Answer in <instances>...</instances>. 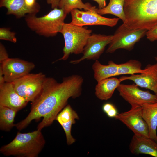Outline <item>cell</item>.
<instances>
[{
  "label": "cell",
  "mask_w": 157,
  "mask_h": 157,
  "mask_svg": "<svg viewBox=\"0 0 157 157\" xmlns=\"http://www.w3.org/2000/svg\"><path fill=\"white\" fill-rule=\"evenodd\" d=\"M83 78L74 74L63 78L61 83L54 78L46 77L42 90L31 103V111L24 119L15 124L19 131L26 127L33 120L43 117L37 129L41 130L50 126L58 114L67 105L70 98H75L81 94Z\"/></svg>",
  "instance_id": "cell-1"
},
{
  "label": "cell",
  "mask_w": 157,
  "mask_h": 157,
  "mask_svg": "<svg viewBox=\"0 0 157 157\" xmlns=\"http://www.w3.org/2000/svg\"><path fill=\"white\" fill-rule=\"evenodd\" d=\"M124 8L127 28L148 30L157 25V0H124Z\"/></svg>",
  "instance_id": "cell-2"
},
{
  "label": "cell",
  "mask_w": 157,
  "mask_h": 157,
  "mask_svg": "<svg viewBox=\"0 0 157 157\" xmlns=\"http://www.w3.org/2000/svg\"><path fill=\"white\" fill-rule=\"evenodd\" d=\"M45 143L41 130L25 133L19 131L12 141L1 147L0 152L6 156L37 157Z\"/></svg>",
  "instance_id": "cell-3"
},
{
  "label": "cell",
  "mask_w": 157,
  "mask_h": 157,
  "mask_svg": "<svg viewBox=\"0 0 157 157\" xmlns=\"http://www.w3.org/2000/svg\"><path fill=\"white\" fill-rule=\"evenodd\" d=\"M35 15L26 16L28 27L40 35L50 37L60 33L67 14L62 9L56 8L42 17H38Z\"/></svg>",
  "instance_id": "cell-4"
},
{
  "label": "cell",
  "mask_w": 157,
  "mask_h": 157,
  "mask_svg": "<svg viewBox=\"0 0 157 157\" xmlns=\"http://www.w3.org/2000/svg\"><path fill=\"white\" fill-rule=\"evenodd\" d=\"M92 32V30L82 26L75 25L70 23H64L60 32L63 35L65 41L63 49V54L58 60H66L72 54L82 53Z\"/></svg>",
  "instance_id": "cell-5"
},
{
  "label": "cell",
  "mask_w": 157,
  "mask_h": 157,
  "mask_svg": "<svg viewBox=\"0 0 157 157\" xmlns=\"http://www.w3.org/2000/svg\"><path fill=\"white\" fill-rule=\"evenodd\" d=\"M46 77L42 72L29 73L12 83L19 95L28 102L32 103L40 94Z\"/></svg>",
  "instance_id": "cell-6"
},
{
  "label": "cell",
  "mask_w": 157,
  "mask_h": 157,
  "mask_svg": "<svg viewBox=\"0 0 157 157\" xmlns=\"http://www.w3.org/2000/svg\"><path fill=\"white\" fill-rule=\"evenodd\" d=\"M147 31L144 29H129L122 24L113 35L106 52L112 53L119 49L131 51L136 43L146 35Z\"/></svg>",
  "instance_id": "cell-7"
},
{
  "label": "cell",
  "mask_w": 157,
  "mask_h": 157,
  "mask_svg": "<svg viewBox=\"0 0 157 157\" xmlns=\"http://www.w3.org/2000/svg\"><path fill=\"white\" fill-rule=\"evenodd\" d=\"M131 106L129 110L118 113L115 119L126 125L134 134L149 137L148 127L142 116L141 106Z\"/></svg>",
  "instance_id": "cell-8"
},
{
  "label": "cell",
  "mask_w": 157,
  "mask_h": 157,
  "mask_svg": "<svg viewBox=\"0 0 157 157\" xmlns=\"http://www.w3.org/2000/svg\"><path fill=\"white\" fill-rule=\"evenodd\" d=\"M113 38V35H91L84 48L83 56L78 59L71 61L70 63L76 64L85 59L97 60L103 53L106 47L110 43Z\"/></svg>",
  "instance_id": "cell-9"
},
{
  "label": "cell",
  "mask_w": 157,
  "mask_h": 157,
  "mask_svg": "<svg viewBox=\"0 0 157 157\" xmlns=\"http://www.w3.org/2000/svg\"><path fill=\"white\" fill-rule=\"evenodd\" d=\"M72 21L70 23L82 26L88 25H104L113 27L117 24L119 18H108L102 16L97 11H82L77 9L70 12Z\"/></svg>",
  "instance_id": "cell-10"
},
{
  "label": "cell",
  "mask_w": 157,
  "mask_h": 157,
  "mask_svg": "<svg viewBox=\"0 0 157 157\" xmlns=\"http://www.w3.org/2000/svg\"><path fill=\"white\" fill-rule=\"evenodd\" d=\"M135 83L131 85L120 84L117 89L119 95L131 106H141L147 103L157 102V95L151 94L149 91L140 89Z\"/></svg>",
  "instance_id": "cell-11"
},
{
  "label": "cell",
  "mask_w": 157,
  "mask_h": 157,
  "mask_svg": "<svg viewBox=\"0 0 157 157\" xmlns=\"http://www.w3.org/2000/svg\"><path fill=\"white\" fill-rule=\"evenodd\" d=\"M6 82L12 83L30 73L35 67L32 62L18 58H8L0 64Z\"/></svg>",
  "instance_id": "cell-12"
},
{
  "label": "cell",
  "mask_w": 157,
  "mask_h": 157,
  "mask_svg": "<svg viewBox=\"0 0 157 157\" xmlns=\"http://www.w3.org/2000/svg\"><path fill=\"white\" fill-rule=\"evenodd\" d=\"M119 78L122 81L126 80L132 81L138 87L149 89L157 95V62L153 65H147L141 73L123 76Z\"/></svg>",
  "instance_id": "cell-13"
},
{
  "label": "cell",
  "mask_w": 157,
  "mask_h": 157,
  "mask_svg": "<svg viewBox=\"0 0 157 157\" xmlns=\"http://www.w3.org/2000/svg\"><path fill=\"white\" fill-rule=\"evenodd\" d=\"M28 103L17 93L12 83L6 82L0 87V105L17 112L25 107Z\"/></svg>",
  "instance_id": "cell-14"
},
{
  "label": "cell",
  "mask_w": 157,
  "mask_h": 157,
  "mask_svg": "<svg viewBox=\"0 0 157 157\" xmlns=\"http://www.w3.org/2000/svg\"><path fill=\"white\" fill-rule=\"evenodd\" d=\"M129 149L133 154H144L157 157V142L149 137L134 134Z\"/></svg>",
  "instance_id": "cell-15"
},
{
  "label": "cell",
  "mask_w": 157,
  "mask_h": 157,
  "mask_svg": "<svg viewBox=\"0 0 157 157\" xmlns=\"http://www.w3.org/2000/svg\"><path fill=\"white\" fill-rule=\"evenodd\" d=\"M79 119L78 115L69 104L67 105L56 116L57 121L63 128L66 137L67 144L70 145L76 140L71 134L73 124L76 122V119Z\"/></svg>",
  "instance_id": "cell-16"
},
{
  "label": "cell",
  "mask_w": 157,
  "mask_h": 157,
  "mask_svg": "<svg viewBox=\"0 0 157 157\" xmlns=\"http://www.w3.org/2000/svg\"><path fill=\"white\" fill-rule=\"evenodd\" d=\"M0 7L6 8L8 15H13L17 18L24 17L26 14L36 15L40 9L39 4L33 8L28 7L25 0H0Z\"/></svg>",
  "instance_id": "cell-17"
},
{
  "label": "cell",
  "mask_w": 157,
  "mask_h": 157,
  "mask_svg": "<svg viewBox=\"0 0 157 157\" xmlns=\"http://www.w3.org/2000/svg\"><path fill=\"white\" fill-rule=\"evenodd\" d=\"M141 107L142 116L148 127L149 137L157 142V102L145 103Z\"/></svg>",
  "instance_id": "cell-18"
},
{
  "label": "cell",
  "mask_w": 157,
  "mask_h": 157,
  "mask_svg": "<svg viewBox=\"0 0 157 157\" xmlns=\"http://www.w3.org/2000/svg\"><path fill=\"white\" fill-rule=\"evenodd\" d=\"M122 82L120 79L111 77L98 82L95 88V94L101 100H107L112 97L115 90Z\"/></svg>",
  "instance_id": "cell-19"
},
{
  "label": "cell",
  "mask_w": 157,
  "mask_h": 157,
  "mask_svg": "<svg viewBox=\"0 0 157 157\" xmlns=\"http://www.w3.org/2000/svg\"><path fill=\"white\" fill-rule=\"evenodd\" d=\"M118 64L112 60L107 65L101 64L98 60H95L92 66L94 77L98 82L103 79L117 76Z\"/></svg>",
  "instance_id": "cell-20"
},
{
  "label": "cell",
  "mask_w": 157,
  "mask_h": 157,
  "mask_svg": "<svg viewBox=\"0 0 157 157\" xmlns=\"http://www.w3.org/2000/svg\"><path fill=\"white\" fill-rule=\"evenodd\" d=\"M124 0H109L108 4L102 9L97 8V12L102 15L110 14L117 16L122 21L125 20L124 11Z\"/></svg>",
  "instance_id": "cell-21"
},
{
  "label": "cell",
  "mask_w": 157,
  "mask_h": 157,
  "mask_svg": "<svg viewBox=\"0 0 157 157\" xmlns=\"http://www.w3.org/2000/svg\"><path fill=\"white\" fill-rule=\"evenodd\" d=\"M17 112L8 107L0 105V129L9 131L15 126L14 119Z\"/></svg>",
  "instance_id": "cell-22"
},
{
  "label": "cell",
  "mask_w": 157,
  "mask_h": 157,
  "mask_svg": "<svg viewBox=\"0 0 157 157\" xmlns=\"http://www.w3.org/2000/svg\"><path fill=\"white\" fill-rule=\"evenodd\" d=\"M58 8L63 10L67 15L75 9L85 10L97 11V8L89 3H84L82 0H60Z\"/></svg>",
  "instance_id": "cell-23"
},
{
  "label": "cell",
  "mask_w": 157,
  "mask_h": 157,
  "mask_svg": "<svg viewBox=\"0 0 157 157\" xmlns=\"http://www.w3.org/2000/svg\"><path fill=\"white\" fill-rule=\"evenodd\" d=\"M141 63L139 61L133 59L129 60L126 62L118 64L117 76L124 74H131L142 73Z\"/></svg>",
  "instance_id": "cell-24"
},
{
  "label": "cell",
  "mask_w": 157,
  "mask_h": 157,
  "mask_svg": "<svg viewBox=\"0 0 157 157\" xmlns=\"http://www.w3.org/2000/svg\"><path fill=\"white\" fill-rule=\"evenodd\" d=\"M15 33L10 31L9 28H0V39L8 41L15 43L17 38L15 36Z\"/></svg>",
  "instance_id": "cell-25"
},
{
  "label": "cell",
  "mask_w": 157,
  "mask_h": 157,
  "mask_svg": "<svg viewBox=\"0 0 157 157\" xmlns=\"http://www.w3.org/2000/svg\"><path fill=\"white\" fill-rule=\"evenodd\" d=\"M102 110L110 118H115L119 113L115 106L110 103H107L104 104L102 106Z\"/></svg>",
  "instance_id": "cell-26"
},
{
  "label": "cell",
  "mask_w": 157,
  "mask_h": 157,
  "mask_svg": "<svg viewBox=\"0 0 157 157\" xmlns=\"http://www.w3.org/2000/svg\"><path fill=\"white\" fill-rule=\"evenodd\" d=\"M147 39L151 42L157 40V25L148 30L146 34Z\"/></svg>",
  "instance_id": "cell-27"
},
{
  "label": "cell",
  "mask_w": 157,
  "mask_h": 157,
  "mask_svg": "<svg viewBox=\"0 0 157 157\" xmlns=\"http://www.w3.org/2000/svg\"><path fill=\"white\" fill-rule=\"evenodd\" d=\"M9 58L8 55L4 45L0 44V63L2 64L6 60Z\"/></svg>",
  "instance_id": "cell-28"
},
{
  "label": "cell",
  "mask_w": 157,
  "mask_h": 157,
  "mask_svg": "<svg viewBox=\"0 0 157 157\" xmlns=\"http://www.w3.org/2000/svg\"><path fill=\"white\" fill-rule=\"evenodd\" d=\"M60 0H46L48 4L51 5L52 9L58 8Z\"/></svg>",
  "instance_id": "cell-29"
},
{
  "label": "cell",
  "mask_w": 157,
  "mask_h": 157,
  "mask_svg": "<svg viewBox=\"0 0 157 157\" xmlns=\"http://www.w3.org/2000/svg\"><path fill=\"white\" fill-rule=\"evenodd\" d=\"M36 1V0H25L26 4L30 8H33L39 5Z\"/></svg>",
  "instance_id": "cell-30"
},
{
  "label": "cell",
  "mask_w": 157,
  "mask_h": 157,
  "mask_svg": "<svg viewBox=\"0 0 157 157\" xmlns=\"http://www.w3.org/2000/svg\"><path fill=\"white\" fill-rule=\"evenodd\" d=\"M96 1L98 5V8L102 9L106 6V0H93Z\"/></svg>",
  "instance_id": "cell-31"
},
{
  "label": "cell",
  "mask_w": 157,
  "mask_h": 157,
  "mask_svg": "<svg viewBox=\"0 0 157 157\" xmlns=\"http://www.w3.org/2000/svg\"><path fill=\"white\" fill-rule=\"evenodd\" d=\"M5 82L2 69L0 67V87L2 86Z\"/></svg>",
  "instance_id": "cell-32"
},
{
  "label": "cell",
  "mask_w": 157,
  "mask_h": 157,
  "mask_svg": "<svg viewBox=\"0 0 157 157\" xmlns=\"http://www.w3.org/2000/svg\"><path fill=\"white\" fill-rule=\"evenodd\" d=\"M155 59L156 60V62H157V56L155 57Z\"/></svg>",
  "instance_id": "cell-33"
}]
</instances>
